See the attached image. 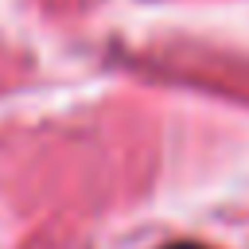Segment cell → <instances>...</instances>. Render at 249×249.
<instances>
[{"instance_id": "6da1fadb", "label": "cell", "mask_w": 249, "mask_h": 249, "mask_svg": "<svg viewBox=\"0 0 249 249\" xmlns=\"http://www.w3.org/2000/svg\"><path fill=\"white\" fill-rule=\"evenodd\" d=\"M167 249H206V245H195V241H175V245H167Z\"/></svg>"}]
</instances>
